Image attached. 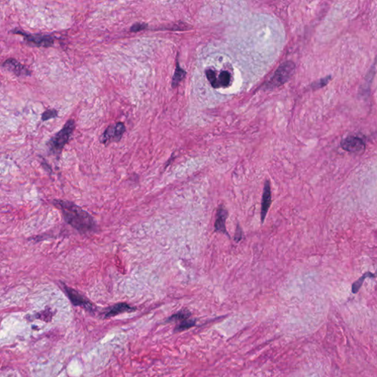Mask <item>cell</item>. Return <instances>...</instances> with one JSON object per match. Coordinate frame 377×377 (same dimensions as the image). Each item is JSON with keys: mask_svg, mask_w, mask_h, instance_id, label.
<instances>
[{"mask_svg": "<svg viewBox=\"0 0 377 377\" xmlns=\"http://www.w3.org/2000/svg\"><path fill=\"white\" fill-rule=\"evenodd\" d=\"M126 126L123 123H117L111 125L105 129L100 137V142L107 145L111 142H118L121 140L126 132Z\"/></svg>", "mask_w": 377, "mask_h": 377, "instance_id": "4", "label": "cell"}, {"mask_svg": "<svg viewBox=\"0 0 377 377\" xmlns=\"http://www.w3.org/2000/svg\"><path fill=\"white\" fill-rule=\"evenodd\" d=\"M228 218V211L222 206H220L217 212L216 221L215 223V231L223 233L228 236L225 228V221Z\"/></svg>", "mask_w": 377, "mask_h": 377, "instance_id": "10", "label": "cell"}, {"mask_svg": "<svg viewBox=\"0 0 377 377\" xmlns=\"http://www.w3.org/2000/svg\"><path fill=\"white\" fill-rule=\"evenodd\" d=\"M231 76L229 72L222 71L218 78V87H228L231 84Z\"/></svg>", "mask_w": 377, "mask_h": 377, "instance_id": "13", "label": "cell"}, {"mask_svg": "<svg viewBox=\"0 0 377 377\" xmlns=\"http://www.w3.org/2000/svg\"><path fill=\"white\" fill-rule=\"evenodd\" d=\"M271 205V184L268 180H267L265 183V186L263 188V194H262V208H261V221L263 223L267 214H268V209Z\"/></svg>", "mask_w": 377, "mask_h": 377, "instance_id": "9", "label": "cell"}, {"mask_svg": "<svg viewBox=\"0 0 377 377\" xmlns=\"http://www.w3.org/2000/svg\"><path fill=\"white\" fill-rule=\"evenodd\" d=\"M369 275H372V274H369V273H368V274H365L364 276H363V277H362L361 279H360V280H358V281L356 282L355 283H353L352 286V292H354V293H356V292H357V291L359 290V289H360V286H361V285L363 284V280H365V278H366V277H368V276Z\"/></svg>", "mask_w": 377, "mask_h": 377, "instance_id": "19", "label": "cell"}, {"mask_svg": "<svg viewBox=\"0 0 377 377\" xmlns=\"http://www.w3.org/2000/svg\"><path fill=\"white\" fill-rule=\"evenodd\" d=\"M295 65L293 62H286L283 63L278 68L274 76L271 78L268 84L265 85L267 90H274L277 87H281L293 75Z\"/></svg>", "mask_w": 377, "mask_h": 377, "instance_id": "3", "label": "cell"}, {"mask_svg": "<svg viewBox=\"0 0 377 377\" xmlns=\"http://www.w3.org/2000/svg\"><path fill=\"white\" fill-rule=\"evenodd\" d=\"M330 79L331 76L326 77V78H323V79L320 80V81L314 83V84L312 85V87L314 89L321 88V87H324L325 85H326V84L329 83V81H330Z\"/></svg>", "mask_w": 377, "mask_h": 377, "instance_id": "18", "label": "cell"}, {"mask_svg": "<svg viewBox=\"0 0 377 377\" xmlns=\"http://www.w3.org/2000/svg\"><path fill=\"white\" fill-rule=\"evenodd\" d=\"M59 112L57 110L54 109V108H50V109L47 110L43 113L41 115V120L42 121H47V120H50V119L56 118L57 117Z\"/></svg>", "mask_w": 377, "mask_h": 377, "instance_id": "17", "label": "cell"}, {"mask_svg": "<svg viewBox=\"0 0 377 377\" xmlns=\"http://www.w3.org/2000/svg\"><path fill=\"white\" fill-rule=\"evenodd\" d=\"M135 310H136V308L126 304V303H119V304H115L111 308L108 309V311L105 312V318H109V317H114V316L122 314V313H131V312H134Z\"/></svg>", "mask_w": 377, "mask_h": 377, "instance_id": "11", "label": "cell"}, {"mask_svg": "<svg viewBox=\"0 0 377 377\" xmlns=\"http://www.w3.org/2000/svg\"><path fill=\"white\" fill-rule=\"evenodd\" d=\"M242 238V230L241 228H240V227L237 226V231H236V234H235V240H237V241H240V240H241Z\"/></svg>", "mask_w": 377, "mask_h": 377, "instance_id": "21", "label": "cell"}, {"mask_svg": "<svg viewBox=\"0 0 377 377\" xmlns=\"http://www.w3.org/2000/svg\"><path fill=\"white\" fill-rule=\"evenodd\" d=\"M196 320H192V319H185V320H182V323H179L176 329H175V332H182V331L187 330V329H189V328L192 327L195 325Z\"/></svg>", "mask_w": 377, "mask_h": 377, "instance_id": "14", "label": "cell"}, {"mask_svg": "<svg viewBox=\"0 0 377 377\" xmlns=\"http://www.w3.org/2000/svg\"><path fill=\"white\" fill-rule=\"evenodd\" d=\"M191 315V313L188 310H183L179 312L176 314H173L171 317H169L167 321H177V320H184L188 319Z\"/></svg>", "mask_w": 377, "mask_h": 377, "instance_id": "15", "label": "cell"}, {"mask_svg": "<svg viewBox=\"0 0 377 377\" xmlns=\"http://www.w3.org/2000/svg\"><path fill=\"white\" fill-rule=\"evenodd\" d=\"M3 67L8 69L17 76H29L31 75V72L26 66L19 63L17 61L13 59H9L3 63Z\"/></svg>", "mask_w": 377, "mask_h": 377, "instance_id": "8", "label": "cell"}, {"mask_svg": "<svg viewBox=\"0 0 377 377\" xmlns=\"http://www.w3.org/2000/svg\"><path fill=\"white\" fill-rule=\"evenodd\" d=\"M341 146L346 151L351 153H358L366 148V144L363 139L356 136H348L342 142Z\"/></svg>", "mask_w": 377, "mask_h": 377, "instance_id": "7", "label": "cell"}, {"mask_svg": "<svg viewBox=\"0 0 377 377\" xmlns=\"http://www.w3.org/2000/svg\"><path fill=\"white\" fill-rule=\"evenodd\" d=\"M53 203L60 209L66 222L75 229L83 233L96 229V222L93 217L78 205L66 200H54Z\"/></svg>", "mask_w": 377, "mask_h": 377, "instance_id": "1", "label": "cell"}, {"mask_svg": "<svg viewBox=\"0 0 377 377\" xmlns=\"http://www.w3.org/2000/svg\"><path fill=\"white\" fill-rule=\"evenodd\" d=\"M206 75L212 87L215 89L219 88L218 87V78H217L216 73H215V71L212 70V69H208V70H206Z\"/></svg>", "mask_w": 377, "mask_h": 377, "instance_id": "16", "label": "cell"}, {"mask_svg": "<svg viewBox=\"0 0 377 377\" xmlns=\"http://www.w3.org/2000/svg\"><path fill=\"white\" fill-rule=\"evenodd\" d=\"M75 128V121L73 120H68L63 128L59 130L47 142V146L48 147L50 154L56 157L60 156L65 145L70 140Z\"/></svg>", "mask_w": 377, "mask_h": 377, "instance_id": "2", "label": "cell"}, {"mask_svg": "<svg viewBox=\"0 0 377 377\" xmlns=\"http://www.w3.org/2000/svg\"><path fill=\"white\" fill-rule=\"evenodd\" d=\"M185 76H186V72L182 69L177 63L174 76H173V81H172V87L173 89L176 88L180 82H182V80L185 78Z\"/></svg>", "mask_w": 377, "mask_h": 377, "instance_id": "12", "label": "cell"}, {"mask_svg": "<svg viewBox=\"0 0 377 377\" xmlns=\"http://www.w3.org/2000/svg\"><path fill=\"white\" fill-rule=\"evenodd\" d=\"M63 289L74 306L82 307L87 311L94 312V306L93 305V304L84 295L80 294L78 291L69 287L64 283H63Z\"/></svg>", "mask_w": 377, "mask_h": 377, "instance_id": "5", "label": "cell"}, {"mask_svg": "<svg viewBox=\"0 0 377 377\" xmlns=\"http://www.w3.org/2000/svg\"><path fill=\"white\" fill-rule=\"evenodd\" d=\"M148 28V25L145 24H139L136 23L133 25L130 28V31L131 32H139V31H143V30L146 29Z\"/></svg>", "mask_w": 377, "mask_h": 377, "instance_id": "20", "label": "cell"}, {"mask_svg": "<svg viewBox=\"0 0 377 377\" xmlns=\"http://www.w3.org/2000/svg\"><path fill=\"white\" fill-rule=\"evenodd\" d=\"M14 33L22 35L26 41L31 44H35L39 47H51L54 44L55 39L53 36L47 35H39V34H28L23 31H13Z\"/></svg>", "mask_w": 377, "mask_h": 377, "instance_id": "6", "label": "cell"}]
</instances>
